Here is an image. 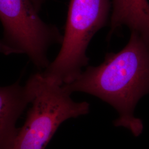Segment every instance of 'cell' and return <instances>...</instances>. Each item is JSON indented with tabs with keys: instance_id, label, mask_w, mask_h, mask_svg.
<instances>
[{
	"instance_id": "obj_1",
	"label": "cell",
	"mask_w": 149,
	"mask_h": 149,
	"mask_svg": "<svg viewBox=\"0 0 149 149\" xmlns=\"http://www.w3.org/2000/svg\"><path fill=\"white\" fill-rule=\"evenodd\" d=\"M63 87L71 95L84 92L106 102L119 114L114 125L127 128L139 136L143 124L134 112L140 99L149 95V41L131 32L129 42L120 51L107 54L102 64L87 67Z\"/></svg>"
},
{
	"instance_id": "obj_2",
	"label": "cell",
	"mask_w": 149,
	"mask_h": 149,
	"mask_svg": "<svg viewBox=\"0 0 149 149\" xmlns=\"http://www.w3.org/2000/svg\"><path fill=\"white\" fill-rule=\"evenodd\" d=\"M111 8L110 0H70L61 47L41 72L45 79L63 86L79 76L88 64L91 40L107 24Z\"/></svg>"
},
{
	"instance_id": "obj_3",
	"label": "cell",
	"mask_w": 149,
	"mask_h": 149,
	"mask_svg": "<svg viewBox=\"0 0 149 149\" xmlns=\"http://www.w3.org/2000/svg\"><path fill=\"white\" fill-rule=\"evenodd\" d=\"M31 105L11 149H45L61 123L88 114L90 104L75 102L63 86L50 82L41 72L27 81Z\"/></svg>"
},
{
	"instance_id": "obj_4",
	"label": "cell",
	"mask_w": 149,
	"mask_h": 149,
	"mask_svg": "<svg viewBox=\"0 0 149 149\" xmlns=\"http://www.w3.org/2000/svg\"><path fill=\"white\" fill-rule=\"evenodd\" d=\"M0 53L24 54L39 69L50 63V47L63 42L59 28L43 21L31 0H0Z\"/></svg>"
},
{
	"instance_id": "obj_5",
	"label": "cell",
	"mask_w": 149,
	"mask_h": 149,
	"mask_svg": "<svg viewBox=\"0 0 149 149\" xmlns=\"http://www.w3.org/2000/svg\"><path fill=\"white\" fill-rule=\"evenodd\" d=\"M31 92L27 82L0 86V149H11L18 132L16 123L30 104Z\"/></svg>"
},
{
	"instance_id": "obj_6",
	"label": "cell",
	"mask_w": 149,
	"mask_h": 149,
	"mask_svg": "<svg viewBox=\"0 0 149 149\" xmlns=\"http://www.w3.org/2000/svg\"><path fill=\"white\" fill-rule=\"evenodd\" d=\"M108 39L123 27L138 33L149 42V3L148 0H112Z\"/></svg>"
},
{
	"instance_id": "obj_7",
	"label": "cell",
	"mask_w": 149,
	"mask_h": 149,
	"mask_svg": "<svg viewBox=\"0 0 149 149\" xmlns=\"http://www.w3.org/2000/svg\"><path fill=\"white\" fill-rule=\"evenodd\" d=\"M32 2V3L34 6L36 10L39 12L43 3L46 1V0H31Z\"/></svg>"
}]
</instances>
